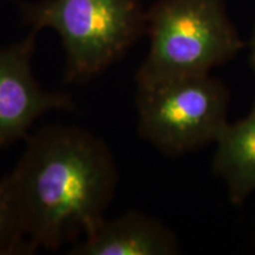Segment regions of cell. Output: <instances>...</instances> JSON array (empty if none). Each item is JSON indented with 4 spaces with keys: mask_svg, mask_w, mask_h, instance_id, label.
Masks as SVG:
<instances>
[{
    "mask_svg": "<svg viewBox=\"0 0 255 255\" xmlns=\"http://www.w3.org/2000/svg\"><path fill=\"white\" fill-rule=\"evenodd\" d=\"M7 176L28 240L57 251L104 218L119 173L108 145L77 127L49 124L31 131Z\"/></svg>",
    "mask_w": 255,
    "mask_h": 255,
    "instance_id": "cell-1",
    "label": "cell"
},
{
    "mask_svg": "<svg viewBox=\"0 0 255 255\" xmlns=\"http://www.w3.org/2000/svg\"><path fill=\"white\" fill-rule=\"evenodd\" d=\"M145 21L150 45L136 71L137 89L208 75L247 46L225 0H157Z\"/></svg>",
    "mask_w": 255,
    "mask_h": 255,
    "instance_id": "cell-2",
    "label": "cell"
},
{
    "mask_svg": "<svg viewBox=\"0 0 255 255\" xmlns=\"http://www.w3.org/2000/svg\"><path fill=\"white\" fill-rule=\"evenodd\" d=\"M141 0H40L23 2L32 30L52 28L65 51L64 83H85L119 62L145 33Z\"/></svg>",
    "mask_w": 255,
    "mask_h": 255,
    "instance_id": "cell-3",
    "label": "cell"
},
{
    "mask_svg": "<svg viewBox=\"0 0 255 255\" xmlns=\"http://www.w3.org/2000/svg\"><path fill=\"white\" fill-rule=\"evenodd\" d=\"M231 91L210 73L137 89L138 133L169 157L215 143L228 123Z\"/></svg>",
    "mask_w": 255,
    "mask_h": 255,
    "instance_id": "cell-4",
    "label": "cell"
},
{
    "mask_svg": "<svg viewBox=\"0 0 255 255\" xmlns=\"http://www.w3.org/2000/svg\"><path fill=\"white\" fill-rule=\"evenodd\" d=\"M37 31L0 49V148L25 139L34 122L55 110H75L69 95L44 90L32 73Z\"/></svg>",
    "mask_w": 255,
    "mask_h": 255,
    "instance_id": "cell-5",
    "label": "cell"
},
{
    "mask_svg": "<svg viewBox=\"0 0 255 255\" xmlns=\"http://www.w3.org/2000/svg\"><path fill=\"white\" fill-rule=\"evenodd\" d=\"M71 255H173L180 253L176 237L161 221L137 210L111 220L103 218L70 248Z\"/></svg>",
    "mask_w": 255,
    "mask_h": 255,
    "instance_id": "cell-6",
    "label": "cell"
},
{
    "mask_svg": "<svg viewBox=\"0 0 255 255\" xmlns=\"http://www.w3.org/2000/svg\"><path fill=\"white\" fill-rule=\"evenodd\" d=\"M215 145L213 173L227 184L232 205L240 206L255 191V100L246 117L226 124Z\"/></svg>",
    "mask_w": 255,
    "mask_h": 255,
    "instance_id": "cell-7",
    "label": "cell"
},
{
    "mask_svg": "<svg viewBox=\"0 0 255 255\" xmlns=\"http://www.w3.org/2000/svg\"><path fill=\"white\" fill-rule=\"evenodd\" d=\"M7 175L0 178V255L33 254Z\"/></svg>",
    "mask_w": 255,
    "mask_h": 255,
    "instance_id": "cell-8",
    "label": "cell"
},
{
    "mask_svg": "<svg viewBox=\"0 0 255 255\" xmlns=\"http://www.w3.org/2000/svg\"><path fill=\"white\" fill-rule=\"evenodd\" d=\"M247 47L250 50V65L252 70H253V72L255 73V25L253 27V31H252L250 40H248Z\"/></svg>",
    "mask_w": 255,
    "mask_h": 255,
    "instance_id": "cell-9",
    "label": "cell"
}]
</instances>
